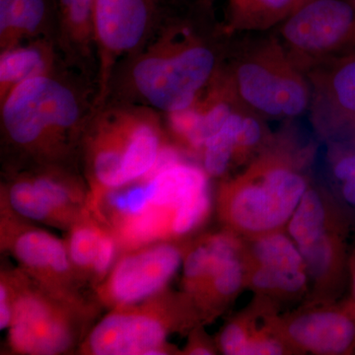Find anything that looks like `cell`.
<instances>
[{
	"label": "cell",
	"mask_w": 355,
	"mask_h": 355,
	"mask_svg": "<svg viewBox=\"0 0 355 355\" xmlns=\"http://www.w3.org/2000/svg\"><path fill=\"white\" fill-rule=\"evenodd\" d=\"M108 226L88 209L74 221L65 240L70 261L81 284H90L93 266Z\"/></svg>",
	"instance_id": "cell-24"
},
{
	"label": "cell",
	"mask_w": 355,
	"mask_h": 355,
	"mask_svg": "<svg viewBox=\"0 0 355 355\" xmlns=\"http://www.w3.org/2000/svg\"><path fill=\"white\" fill-rule=\"evenodd\" d=\"M350 218L327 191L309 187L286 231L297 246L312 287L311 301H335L349 279Z\"/></svg>",
	"instance_id": "cell-9"
},
{
	"label": "cell",
	"mask_w": 355,
	"mask_h": 355,
	"mask_svg": "<svg viewBox=\"0 0 355 355\" xmlns=\"http://www.w3.org/2000/svg\"><path fill=\"white\" fill-rule=\"evenodd\" d=\"M310 154L272 139L245 171L224 178L216 193L224 229L244 239L284 230L309 189L304 167Z\"/></svg>",
	"instance_id": "cell-5"
},
{
	"label": "cell",
	"mask_w": 355,
	"mask_h": 355,
	"mask_svg": "<svg viewBox=\"0 0 355 355\" xmlns=\"http://www.w3.org/2000/svg\"><path fill=\"white\" fill-rule=\"evenodd\" d=\"M182 287L202 324L214 321L246 288L244 239L223 229L193 240L184 254Z\"/></svg>",
	"instance_id": "cell-10"
},
{
	"label": "cell",
	"mask_w": 355,
	"mask_h": 355,
	"mask_svg": "<svg viewBox=\"0 0 355 355\" xmlns=\"http://www.w3.org/2000/svg\"><path fill=\"white\" fill-rule=\"evenodd\" d=\"M164 0H96L95 111L107 101L116 64L144 46L156 29Z\"/></svg>",
	"instance_id": "cell-12"
},
{
	"label": "cell",
	"mask_w": 355,
	"mask_h": 355,
	"mask_svg": "<svg viewBox=\"0 0 355 355\" xmlns=\"http://www.w3.org/2000/svg\"><path fill=\"white\" fill-rule=\"evenodd\" d=\"M306 76L312 90V119L322 132L355 123V53L322 62Z\"/></svg>",
	"instance_id": "cell-18"
},
{
	"label": "cell",
	"mask_w": 355,
	"mask_h": 355,
	"mask_svg": "<svg viewBox=\"0 0 355 355\" xmlns=\"http://www.w3.org/2000/svg\"><path fill=\"white\" fill-rule=\"evenodd\" d=\"M182 241L153 243L119 254L106 279L93 289L96 301L111 310L167 289L183 266L186 242Z\"/></svg>",
	"instance_id": "cell-14"
},
{
	"label": "cell",
	"mask_w": 355,
	"mask_h": 355,
	"mask_svg": "<svg viewBox=\"0 0 355 355\" xmlns=\"http://www.w3.org/2000/svg\"><path fill=\"white\" fill-rule=\"evenodd\" d=\"M246 288L272 302L304 295L310 279L304 260L286 230L244 239Z\"/></svg>",
	"instance_id": "cell-16"
},
{
	"label": "cell",
	"mask_w": 355,
	"mask_h": 355,
	"mask_svg": "<svg viewBox=\"0 0 355 355\" xmlns=\"http://www.w3.org/2000/svg\"><path fill=\"white\" fill-rule=\"evenodd\" d=\"M64 64L53 39L33 40L0 51V102L20 84Z\"/></svg>",
	"instance_id": "cell-21"
},
{
	"label": "cell",
	"mask_w": 355,
	"mask_h": 355,
	"mask_svg": "<svg viewBox=\"0 0 355 355\" xmlns=\"http://www.w3.org/2000/svg\"><path fill=\"white\" fill-rule=\"evenodd\" d=\"M0 202L1 251L10 254L21 270L46 291L65 297L84 296L65 241Z\"/></svg>",
	"instance_id": "cell-13"
},
{
	"label": "cell",
	"mask_w": 355,
	"mask_h": 355,
	"mask_svg": "<svg viewBox=\"0 0 355 355\" xmlns=\"http://www.w3.org/2000/svg\"><path fill=\"white\" fill-rule=\"evenodd\" d=\"M16 297L7 336L12 354L62 355L77 352L90 331L99 303L65 297L39 286L21 268H12Z\"/></svg>",
	"instance_id": "cell-8"
},
{
	"label": "cell",
	"mask_w": 355,
	"mask_h": 355,
	"mask_svg": "<svg viewBox=\"0 0 355 355\" xmlns=\"http://www.w3.org/2000/svg\"><path fill=\"white\" fill-rule=\"evenodd\" d=\"M202 324L195 305L184 292L156 295L110 310L93 324L79 347L83 355L181 354L168 343L174 333H190Z\"/></svg>",
	"instance_id": "cell-7"
},
{
	"label": "cell",
	"mask_w": 355,
	"mask_h": 355,
	"mask_svg": "<svg viewBox=\"0 0 355 355\" xmlns=\"http://www.w3.org/2000/svg\"><path fill=\"white\" fill-rule=\"evenodd\" d=\"M238 101L263 119L291 120L310 109L308 77L275 33L231 40L224 62Z\"/></svg>",
	"instance_id": "cell-6"
},
{
	"label": "cell",
	"mask_w": 355,
	"mask_h": 355,
	"mask_svg": "<svg viewBox=\"0 0 355 355\" xmlns=\"http://www.w3.org/2000/svg\"><path fill=\"white\" fill-rule=\"evenodd\" d=\"M232 38L214 9L197 1L184 13L166 9L144 46L116 64L106 102L142 105L163 116L189 108L225 62Z\"/></svg>",
	"instance_id": "cell-1"
},
{
	"label": "cell",
	"mask_w": 355,
	"mask_h": 355,
	"mask_svg": "<svg viewBox=\"0 0 355 355\" xmlns=\"http://www.w3.org/2000/svg\"><path fill=\"white\" fill-rule=\"evenodd\" d=\"M171 144L164 116L155 110L120 102L96 110L80 149L88 209L97 214L109 193L146 179Z\"/></svg>",
	"instance_id": "cell-4"
},
{
	"label": "cell",
	"mask_w": 355,
	"mask_h": 355,
	"mask_svg": "<svg viewBox=\"0 0 355 355\" xmlns=\"http://www.w3.org/2000/svg\"><path fill=\"white\" fill-rule=\"evenodd\" d=\"M216 0H197V2L200 6L205 7L207 9H214V3Z\"/></svg>",
	"instance_id": "cell-30"
},
{
	"label": "cell",
	"mask_w": 355,
	"mask_h": 355,
	"mask_svg": "<svg viewBox=\"0 0 355 355\" xmlns=\"http://www.w3.org/2000/svg\"><path fill=\"white\" fill-rule=\"evenodd\" d=\"M275 33L306 74L327 60L355 53V7L349 0H305Z\"/></svg>",
	"instance_id": "cell-11"
},
{
	"label": "cell",
	"mask_w": 355,
	"mask_h": 355,
	"mask_svg": "<svg viewBox=\"0 0 355 355\" xmlns=\"http://www.w3.org/2000/svg\"><path fill=\"white\" fill-rule=\"evenodd\" d=\"M210 210L209 175L173 150L146 179L109 193L96 216L111 229L121 254L153 243L184 241Z\"/></svg>",
	"instance_id": "cell-3"
},
{
	"label": "cell",
	"mask_w": 355,
	"mask_h": 355,
	"mask_svg": "<svg viewBox=\"0 0 355 355\" xmlns=\"http://www.w3.org/2000/svg\"><path fill=\"white\" fill-rule=\"evenodd\" d=\"M243 107L238 101L224 64L202 94L189 108L164 116L173 144L184 153L202 156L207 140L216 135L229 116Z\"/></svg>",
	"instance_id": "cell-17"
},
{
	"label": "cell",
	"mask_w": 355,
	"mask_h": 355,
	"mask_svg": "<svg viewBox=\"0 0 355 355\" xmlns=\"http://www.w3.org/2000/svg\"><path fill=\"white\" fill-rule=\"evenodd\" d=\"M340 195L349 207H355V177L340 183Z\"/></svg>",
	"instance_id": "cell-28"
},
{
	"label": "cell",
	"mask_w": 355,
	"mask_h": 355,
	"mask_svg": "<svg viewBox=\"0 0 355 355\" xmlns=\"http://www.w3.org/2000/svg\"><path fill=\"white\" fill-rule=\"evenodd\" d=\"M273 326L292 354H355V303L310 301L307 305L272 317Z\"/></svg>",
	"instance_id": "cell-15"
},
{
	"label": "cell",
	"mask_w": 355,
	"mask_h": 355,
	"mask_svg": "<svg viewBox=\"0 0 355 355\" xmlns=\"http://www.w3.org/2000/svg\"><path fill=\"white\" fill-rule=\"evenodd\" d=\"M305 0H227L221 22L228 37L266 33L279 27Z\"/></svg>",
	"instance_id": "cell-22"
},
{
	"label": "cell",
	"mask_w": 355,
	"mask_h": 355,
	"mask_svg": "<svg viewBox=\"0 0 355 355\" xmlns=\"http://www.w3.org/2000/svg\"><path fill=\"white\" fill-rule=\"evenodd\" d=\"M203 324L193 328L189 333L188 343L182 354L209 355L218 352L216 342H212L202 329Z\"/></svg>",
	"instance_id": "cell-27"
},
{
	"label": "cell",
	"mask_w": 355,
	"mask_h": 355,
	"mask_svg": "<svg viewBox=\"0 0 355 355\" xmlns=\"http://www.w3.org/2000/svg\"><path fill=\"white\" fill-rule=\"evenodd\" d=\"M96 93L94 79L65 64L11 91L0 102L6 170L77 168Z\"/></svg>",
	"instance_id": "cell-2"
},
{
	"label": "cell",
	"mask_w": 355,
	"mask_h": 355,
	"mask_svg": "<svg viewBox=\"0 0 355 355\" xmlns=\"http://www.w3.org/2000/svg\"><path fill=\"white\" fill-rule=\"evenodd\" d=\"M0 200L27 220L65 231L71 227V224L40 193L24 170H6Z\"/></svg>",
	"instance_id": "cell-23"
},
{
	"label": "cell",
	"mask_w": 355,
	"mask_h": 355,
	"mask_svg": "<svg viewBox=\"0 0 355 355\" xmlns=\"http://www.w3.org/2000/svg\"><path fill=\"white\" fill-rule=\"evenodd\" d=\"M349 1L355 7V0H349Z\"/></svg>",
	"instance_id": "cell-31"
},
{
	"label": "cell",
	"mask_w": 355,
	"mask_h": 355,
	"mask_svg": "<svg viewBox=\"0 0 355 355\" xmlns=\"http://www.w3.org/2000/svg\"><path fill=\"white\" fill-rule=\"evenodd\" d=\"M245 109L240 107L233 112L223 127L212 135L203 147L200 158L202 168L209 178H224L229 170L234 167L237 132Z\"/></svg>",
	"instance_id": "cell-25"
},
{
	"label": "cell",
	"mask_w": 355,
	"mask_h": 355,
	"mask_svg": "<svg viewBox=\"0 0 355 355\" xmlns=\"http://www.w3.org/2000/svg\"><path fill=\"white\" fill-rule=\"evenodd\" d=\"M44 38L55 42L53 0H0V51Z\"/></svg>",
	"instance_id": "cell-20"
},
{
	"label": "cell",
	"mask_w": 355,
	"mask_h": 355,
	"mask_svg": "<svg viewBox=\"0 0 355 355\" xmlns=\"http://www.w3.org/2000/svg\"><path fill=\"white\" fill-rule=\"evenodd\" d=\"M349 298L355 303V248L349 260Z\"/></svg>",
	"instance_id": "cell-29"
},
{
	"label": "cell",
	"mask_w": 355,
	"mask_h": 355,
	"mask_svg": "<svg viewBox=\"0 0 355 355\" xmlns=\"http://www.w3.org/2000/svg\"><path fill=\"white\" fill-rule=\"evenodd\" d=\"M16 291L12 268H1L0 272V330H7L13 316Z\"/></svg>",
	"instance_id": "cell-26"
},
{
	"label": "cell",
	"mask_w": 355,
	"mask_h": 355,
	"mask_svg": "<svg viewBox=\"0 0 355 355\" xmlns=\"http://www.w3.org/2000/svg\"><path fill=\"white\" fill-rule=\"evenodd\" d=\"M55 44L65 64L94 79L97 76L95 43L96 0H53Z\"/></svg>",
	"instance_id": "cell-19"
}]
</instances>
